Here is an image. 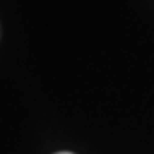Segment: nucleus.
I'll return each mask as SVG.
<instances>
[{
    "label": "nucleus",
    "instance_id": "nucleus-1",
    "mask_svg": "<svg viewBox=\"0 0 154 154\" xmlns=\"http://www.w3.org/2000/svg\"><path fill=\"white\" fill-rule=\"evenodd\" d=\"M57 154H72V152H57Z\"/></svg>",
    "mask_w": 154,
    "mask_h": 154
}]
</instances>
